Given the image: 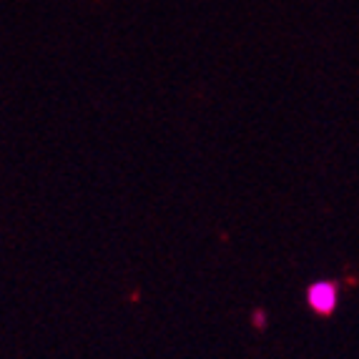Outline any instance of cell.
<instances>
[{
  "instance_id": "1",
  "label": "cell",
  "mask_w": 359,
  "mask_h": 359,
  "mask_svg": "<svg viewBox=\"0 0 359 359\" xmlns=\"http://www.w3.org/2000/svg\"><path fill=\"white\" fill-rule=\"evenodd\" d=\"M337 302H339V289L334 282H314L306 289V304L322 317H330L337 309Z\"/></svg>"
}]
</instances>
